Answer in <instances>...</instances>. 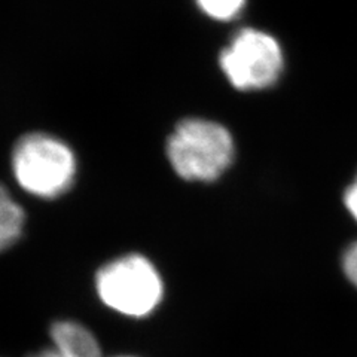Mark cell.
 I'll list each match as a JSON object with an SVG mask.
<instances>
[{"label":"cell","mask_w":357,"mask_h":357,"mask_svg":"<svg viewBox=\"0 0 357 357\" xmlns=\"http://www.w3.org/2000/svg\"><path fill=\"white\" fill-rule=\"evenodd\" d=\"M48 340L69 357H103L97 335L85 323L70 317H59L50 323Z\"/></svg>","instance_id":"cell-5"},{"label":"cell","mask_w":357,"mask_h":357,"mask_svg":"<svg viewBox=\"0 0 357 357\" xmlns=\"http://www.w3.org/2000/svg\"><path fill=\"white\" fill-rule=\"evenodd\" d=\"M206 17L219 22L237 20L248 5V0H194Z\"/></svg>","instance_id":"cell-7"},{"label":"cell","mask_w":357,"mask_h":357,"mask_svg":"<svg viewBox=\"0 0 357 357\" xmlns=\"http://www.w3.org/2000/svg\"><path fill=\"white\" fill-rule=\"evenodd\" d=\"M27 229V210L5 182L0 181V255L14 249Z\"/></svg>","instance_id":"cell-6"},{"label":"cell","mask_w":357,"mask_h":357,"mask_svg":"<svg viewBox=\"0 0 357 357\" xmlns=\"http://www.w3.org/2000/svg\"><path fill=\"white\" fill-rule=\"evenodd\" d=\"M26 357H69V356L64 354L59 349H55L54 345L47 344V345H45V347H40L38 350H33Z\"/></svg>","instance_id":"cell-10"},{"label":"cell","mask_w":357,"mask_h":357,"mask_svg":"<svg viewBox=\"0 0 357 357\" xmlns=\"http://www.w3.org/2000/svg\"><path fill=\"white\" fill-rule=\"evenodd\" d=\"M98 299L126 317H144L162 299V280L149 259L130 253L102 265L94 275Z\"/></svg>","instance_id":"cell-3"},{"label":"cell","mask_w":357,"mask_h":357,"mask_svg":"<svg viewBox=\"0 0 357 357\" xmlns=\"http://www.w3.org/2000/svg\"><path fill=\"white\" fill-rule=\"evenodd\" d=\"M344 273L349 277V280L357 287V241L353 243L350 248L345 250L342 258Z\"/></svg>","instance_id":"cell-8"},{"label":"cell","mask_w":357,"mask_h":357,"mask_svg":"<svg viewBox=\"0 0 357 357\" xmlns=\"http://www.w3.org/2000/svg\"><path fill=\"white\" fill-rule=\"evenodd\" d=\"M283 47L259 29L238 30L219 54V67L228 82L240 91L271 88L284 72Z\"/></svg>","instance_id":"cell-4"},{"label":"cell","mask_w":357,"mask_h":357,"mask_svg":"<svg viewBox=\"0 0 357 357\" xmlns=\"http://www.w3.org/2000/svg\"><path fill=\"white\" fill-rule=\"evenodd\" d=\"M234 153L231 132L215 121L201 118L178 122L167 143L170 164L185 181H216L231 165Z\"/></svg>","instance_id":"cell-2"},{"label":"cell","mask_w":357,"mask_h":357,"mask_svg":"<svg viewBox=\"0 0 357 357\" xmlns=\"http://www.w3.org/2000/svg\"><path fill=\"white\" fill-rule=\"evenodd\" d=\"M114 357H134V356H114Z\"/></svg>","instance_id":"cell-11"},{"label":"cell","mask_w":357,"mask_h":357,"mask_svg":"<svg viewBox=\"0 0 357 357\" xmlns=\"http://www.w3.org/2000/svg\"><path fill=\"white\" fill-rule=\"evenodd\" d=\"M344 203H345V207H347V210L351 213V216L357 220V177L354 183L350 185L347 188V191H345Z\"/></svg>","instance_id":"cell-9"},{"label":"cell","mask_w":357,"mask_h":357,"mask_svg":"<svg viewBox=\"0 0 357 357\" xmlns=\"http://www.w3.org/2000/svg\"><path fill=\"white\" fill-rule=\"evenodd\" d=\"M9 173L21 192L39 201H57L75 188L79 160L59 134L33 130L21 134L9 152Z\"/></svg>","instance_id":"cell-1"}]
</instances>
